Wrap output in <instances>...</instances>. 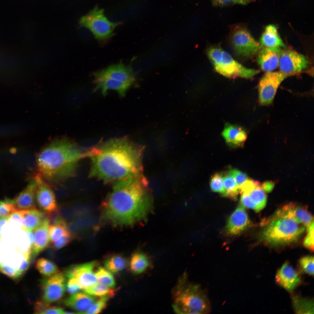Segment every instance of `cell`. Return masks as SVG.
Returning <instances> with one entry per match:
<instances>
[{
  "label": "cell",
  "instance_id": "6da1fadb",
  "mask_svg": "<svg viewBox=\"0 0 314 314\" xmlns=\"http://www.w3.org/2000/svg\"><path fill=\"white\" fill-rule=\"evenodd\" d=\"M127 137L112 138L86 151L91 161L89 176L106 183L140 178L141 150Z\"/></svg>",
  "mask_w": 314,
  "mask_h": 314
},
{
  "label": "cell",
  "instance_id": "7a4b0ae2",
  "mask_svg": "<svg viewBox=\"0 0 314 314\" xmlns=\"http://www.w3.org/2000/svg\"><path fill=\"white\" fill-rule=\"evenodd\" d=\"M144 179L130 178L114 183L106 201L105 219L114 225H129L147 219L153 204Z\"/></svg>",
  "mask_w": 314,
  "mask_h": 314
},
{
  "label": "cell",
  "instance_id": "3957f363",
  "mask_svg": "<svg viewBox=\"0 0 314 314\" xmlns=\"http://www.w3.org/2000/svg\"><path fill=\"white\" fill-rule=\"evenodd\" d=\"M86 157L74 143L65 139L54 141L38 154L37 165L40 174L45 180L60 181L73 176L79 161Z\"/></svg>",
  "mask_w": 314,
  "mask_h": 314
},
{
  "label": "cell",
  "instance_id": "277c9868",
  "mask_svg": "<svg viewBox=\"0 0 314 314\" xmlns=\"http://www.w3.org/2000/svg\"><path fill=\"white\" fill-rule=\"evenodd\" d=\"M173 307L180 314H206L211 306L207 293L198 284L190 282L184 273L172 291Z\"/></svg>",
  "mask_w": 314,
  "mask_h": 314
},
{
  "label": "cell",
  "instance_id": "5b68a950",
  "mask_svg": "<svg viewBox=\"0 0 314 314\" xmlns=\"http://www.w3.org/2000/svg\"><path fill=\"white\" fill-rule=\"evenodd\" d=\"M261 234L263 241L272 246L284 245L297 239L306 227L293 220L284 217H271L265 224Z\"/></svg>",
  "mask_w": 314,
  "mask_h": 314
},
{
  "label": "cell",
  "instance_id": "8992f818",
  "mask_svg": "<svg viewBox=\"0 0 314 314\" xmlns=\"http://www.w3.org/2000/svg\"><path fill=\"white\" fill-rule=\"evenodd\" d=\"M207 54L216 71L226 77L251 79L260 72L245 67L220 46L210 47L207 49Z\"/></svg>",
  "mask_w": 314,
  "mask_h": 314
},
{
  "label": "cell",
  "instance_id": "52a82bcc",
  "mask_svg": "<svg viewBox=\"0 0 314 314\" xmlns=\"http://www.w3.org/2000/svg\"><path fill=\"white\" fill-rule=\"evenodd\" d=\"M80 23L90 30L96 39L104 40L113 35L114 30L120 23L110 21L105 15L104 10L96 7L82 17Z\"/></svg>",
  "mask_w": 314,
  "mask_h": 314
},
{
  "label": "cell",
  "instance_id": "ba28073f",
  "mask_svg": "<svg viewBox=\"0 0 314 314\" xmlns=\"http://www.w3.org/2000/svg\"><path fill=\"white\" fill-rule=\"evenodd\" d=\"M230 40L234 53L243 59L252 57L261 47L248 30L243 27H237L233 30L231 34Z\"/></svg>",
  "mask_w": 314,
  "mask_h": 314
},
{
  "label": "cell",
  "instance_id": "9c48e42d",
  "mask_svg": "<svg viewBox=\"0 0 314 314\" xmlns=\"http://www.w3.org/2000/svg\"><path fill=\"white\" fill-rule=\"evenodd\" d=\"M66 282L64 274L60 272L41 279L40 282L41 300L51 304L60 300L66 290Z\"/></svg>",
  "mask_w": 314,
  "mask_h": 314
},
{
  "label": "cell",
  "instance_id": "30bf717a",
  "mask_svg": "<svg viewBox=\"0 0 314 314\" xmlns=\"http://www.w3.org/2000/svg\"><path fill=\"white\" fill-rule=\"evenodd\" d=\"M37 188L35 201L38 206L48 217L59 213V209L53 191L39 174L35 177Z\"/></svg>",
  "mask_w": 314,
  "mask_h": 314
},
{
  "label": "cell",
  "instance_id": "8fae6325",
  "mask_svg": "<svg viewBox=\"0 0 314 314\" xmlns=\"http://www.w3.org/2000/svg\"><path fill=\"white\" fill-rule=\"evenodd\" d=\"M287 77L280 71L267 72L263 75L259 82L258 88L261 105H267L272 102L278 88Z\"/></svg>",
  "mask_w": 314,
  "mask_h": 314
},
{
  "label": "cell",
  "instance_id": "7c38bea8",
  "mask_svg": "<svg viewBox=\"0 0 314 314\" xmlns=\"http://www.w3.org/2000/svg\"><path fill=\"white\" fill-rule=\"evenodd\" d=\"M96 261L74 264L65 268L64 274L68 278L74 279L82 289H85L97 283L94 269Z\"/></svg>",
  "mask_w": 314,
  "mask_h": 314
},
{
  "label": "cell",
  "instance_id": "4fadbf2b",
  "mask_svg": "<svg viewBox=\"0 0 314 314\" xmlns=\"http://www.w3.org/2000/svg\"><path fill=\"white\" fill-rule=\"evenodd\" d=\"M309 62L303 55L291 50H281L279 66L288 76L297 74L308 67Z\"/></svg>",
  "mask_w": 314,
  "mask_h": 314
},
{
  "label": "cell",
  "instance_id": "5bb4252c",
  "mask_svg": "<svg viewBox=\"0 0 314 314\" xmlns=\"http://www.w3.org/2000/svg\"><path fill=\"white\" fill-rule=\"evenodd\" d=\"M272 217L287 218L306 228L314 222L312 215L306 209L293 203L284 205L278 210Z\"/></svg>",
  "mask_w": 314,
  "mask_h": 314
},
{
  "label": "cell",
  "instance_id": "9a60e30c",
  "mask_svg": "<svg viewBox=\"0 0 314 314\" xmlns=\"http://www.w3.org/2000/svg\"><path fill=\"white\" fill-rule=\"evenodd\" d=\"M93 76L94 78H108L132 85L135 80L131 68L121 63L110 66L95 72Z\"/></svg>",
  "mask_w": 314,
  "mask_h": 314
},
{
  "label": "cell",
  "instance_id": "2e32d148",
  "mask_svg": "<svg viewBox=\"0 0 314 314\" xmlns=\"http://www.w3.org/2000/svg\"><path fill=\"white\" fill-rule=\"evenodd\" d=\"M250 221L245 207L240 203L228 218L226 232L230 236L239 235L249 227Z\"/></svg>",
  "mask_w": 314,
  "mask_h": 314
},
{
  "label": "cell",
  "instance_id": "e0dca14e",
  "mask_svg": "<svg viewBox=\"0 0 314 314\" xmlns=\"http://www.w3.org/2000/svg\"><path fill=\"white\" fill-rule=\"evenodd\" d=\"M275 280L286 290L291 291L300 284L301 279L298 272L286 261L277 271Z\"/></svg>",
  "mask_w": 314,
  "mask_h": 314
},
{
  "label": "cell",
  "instance_id": "ac0fdd59",
  "mask_svg": "<svg viewBox=\"0 0 314 314\" xmlns=\"http://www.w3.org/2000/svg\"><path fill=\"white\" fill-rule=\"evenodd\" d=\"M50 220L47 217L34 230V240L31 249V258L34 259L46 249L50 244L49 234Z\"/></svg>",
  "mask_w": 314,
  "mask_h": 314
},
{
  "label": "cell",
  "instance_id": "d6986e66",
  "mask_svg": "<svg viewBox=\"0 0 314 314\" xmlns=\"http://www.w3.org/2000/svg\"><path fill=\"white\" fill-rule=\"evenodd\" d=\"M94 297L85 292H78L71 295L62 301L65 306L78 312L85 313L96 301Z\"/></svg>",
  "mask_w": 314,
  "mask_h": 314
},
{
  "label": "cell",
  "instance_id": "ffe728a7",
  "mask_svg": "<svg viewBox=\"0 0 314 314\" xmlns=\"http://www.w3.org/2000/svg\"><path fill=\"white\" fill-rule=\"evenodd\" d=\"M279 47H265L259 53L257 61L261 69L266 72H272L279 66L281 50Z\"/></svg>",
  "mask_w": 314,
  "mask_h": 314
},
{
  "label": "cell",
  "instance_id": "44dd1931",
  "mask_svg": "<svg viewBox=\"0 0 314 314\" xmlns=\"http://www.w3.org/2000/svg\"><path fill=\"white\" fill-rule=\"evenodd\" d=\"M37 183L35 178L15 198L16 210H25L37 208L35 206V192Z\"/></svg>",
  "mask_w": 314,
  "mask_h": 314
},
{
  "label": "cell",
  "instance_id": "7402d4cb",
  "mask_svg": "<svg viewBox=\"0 0 314 314\" xmlns=\"http://www.w3.org/2000/svg\"><path fill=\"white\" fill-rule=\"evenodd\" d=\"M222 135L227 144L233 148L242 147L247 138L246 133L243 128L228 123L226 124Z\"/></svg>",
  "mask_w": 314,
  "mask_h": 314
},
{
  "label": "cell",
  "instance_id": "603a6c76",
  "mask_svg": "<svg viewBox=\"0 0 314 314\" xmlns=\"http://www.w3.org/2000/svg\"><path fill=\"white\" fill-rule=\"evenodd\" d=\"M19 211L22 219L21 228L24 231H34L47 217L44 213L37 208Z\"/></svg>",
  "mask_w": 314,
  "mask_h": 314
},
{
  "label": "cell",
  "instance_id": "cb8c5ba5",
  "mask_svg": "<svg viewBox=\"0 0 314 314\" xmlns=\"http://www.w3.org/2000/svg\"><path fill=\"white\" fill-rule=\"evenodd\" d=\"M94 79L96 86L94 91L100 90L104 96L106 94L108 90H111L117 91L120 96L124 97L132 85L106 78H94Z\"/></svg>",
  "mask_w": 314,
  "mask_h": 314
},
{
  "label": "cell",
  "instance_id": "d4e9b609",
  "mask_svg": "<svg viewBox=\"0 0 314 314\" xmlns=\"http://www.w3.org/2000/svg\"><path fill=\"white\" fill-rule=\"evenodd\" d=\"M260 42V44L265 47L286 48L279 34L276 27L272 24H269L265 27L261 36Z\"/></svg>",
  "mask_w": 314,
  "mask_h": 314
},
{
  "label": "cell",
  "instance_id": "484cf974",
  "mask_svg": "<svg viewBox=\"0 0 314 314\" xmlns=\"http://www.w3.org/2000/svg\"><path fill=\"white\" fill-rule=\"evenodd\" d=\"M50 221L48 229L50 243L71 233L65 220L58 214L53 217Z\"/></svg>",
  "mask_w": 314,
  "mask_h": 314
},
{
  "label": "cell",
  "instance_id": "4316f807",
  "mask_svg": "<svg viewBox=\"0 0 314 314\" xmlns=\"http://www.w3.org/2000/svg\"><path fill=\"white\" fill-rule=\"evenodd\" d=\"M152 265V263L149 257L144 253L140 251L133 254L129 263L131 272L135 274L144 273Z\"/></svg>",
  "mask_w": 314,
  "mask_h": 314
},
{
  "label": "cell",
  "instance_id": "83f0119b",
  "mask_svg": "<svg viewBox=\"0 0 314 314\" xmlns=\"http://www.w3.org/2000/svg\"><path fill=\"white\" fill-rule=\"evenodd\" d=\"M35 267L44 278L51 276L60 272L59 268L55 263L44 258L38 259L35 263Z\"/></svg>",
  "mask_w": 314,
  "mask_h": 314
},
{
  "label": "cell",
  "instance_id": "f1b7e54d",
  "mask_svg": "<svg viewBox=\"0 0 314 314\" xmlns=\"http://www.w3.org/2000/svg\"><path fill=\"white\" fill-rule=\"evenodd\" d=\"M127 265V261L123 256L116 254L111 256L105 261V268L111 273H116L124 269Z\"/></svg>",
  "mask_w": 314,
  "mask_h": 314
},
{
  "label": "cell",
  "instance_id": "f546056e",
  "mask_svg": "<svg viewBox=\"0 0 314 314\" xmlns=\"http://www.w3.org/2000/svg\"><path fill=\"white\" fill-rule=\"evenodd\" d=\"M222 179L226 196L234 199H237L240 192L239 187L233 177L228 172L223 174Z\"/></svg>",
  "mask_w": 314,
  "mask_h": 314
},
{
  "label": "cell",
  "instance_id": "4dcf8cb0",
  "mask_svg": "<svg viewBox=\"0 0 314 314\" xmlns=\"http://www.w3.org/2000/svg\"><path fill=\"white\" fill-rule=\"evenodd\" d=\"M293 306L297 313H313V302L311 299L295 296L292 298Z\"/></svg>",
  "mask_w": 314,
  "mask_h": 314
},
{
  "label": "cell",
  "instance_id": "1f68e13d",
  "mask_svg": "<svg viewBox=\"0 0 314 314\" xmlns=\"http://www.w3.org/2000/svg\"><path fill=\"white\" fill-rule=\"evenodd\" d=\"M114 289L100 283H97L84 289V292L92 296L111 298L115 293Z\"/></svg>",
  "mask_w": 314,
  "mask_h": 314
},
{
  "label": "cell",
  "instance_id": "d6a6232c",
  "mask_svg": "<svg viewBox=\"0 0 314 314\" xmlns=\"http://www.w3.org/2000/svg\"><path fill=\"white\" fill-rule=\"evenodd\" d=\"M260 185L255 187L249 193L250 197L256 206V212H259L265 207L267 197Z\"/></svg>",
  "mask_w": 314,
  "mask_h": 314
},
{
  "label": "cell",
  "instance_id": "836d02e7",
  "mask_svg": "<svg viewBox=\"0 0 314 314\" xmlns=\"http://www.w3.org/2000/svg\"><path fill=\"white\" fill-rule=\"evenodd\" d=\"M95 275L99 283L110 288L115 285V281L111 273L105 268L100 267L95 272Z\"/></svg>",
  "mask_w": 314,
  "mask_h": 314
},
{
  "label": "cell",
  "instance_id": "e575fe53",
  "mask_svg": "<svg viewBox=\"0 0 314 314\" xmlns=\"http://www.w3.org/2000/svg\"><path fill=\"white\" fill-rule=\"evenodd\" d=\"M34 311L35 313L40 314H63L65 311L60 307L51 306L41 300L35 303Z\"/></svg>",
  "mask_w": 314,
  "mask_h": 314
},
{
  "label": "cell",
  "instance_id": "d590c367",
  "mask_svg": "<svg viewBox=\"0 0 314 314\" xmlns=\"http://www.w3.org/2000/svg\"><path fill=\"white\" fill-rule=\"evenodd\" d=\"M16 210L14 199L6 198L0 201V217L2 219H7Z\"/></svg>",
  "mask_w": 314,
  "mask_h": 314
},
{
  "label": "cell",
  "instance_id": "8d00e7d4",
  "mask_svg": "<svg viewBox=\"0 0 314 314\" xmlns=\"http://www.w3.org/2000/svg\"><path fill=\"white\" fill-rule=\"evenodd\" d=\"M210 185L213 191L220 193L223 196H226L223 181L222 174L217 173L213 175L211 179Z\"/></svg>",
  "mask_w": 314,
  "mask_h": 314
},
{
  "label": "cell",
  "instance_id": "74e56055",
  "mask_svg": "<svg viewBox=\"0 0 314 314\" xmlns=\"http://www.w3.org/2000/svg\"><path fill=\"white\" fill-rule=\"evenodd\" d=\"M299 265L303 272L311 276L314 275V257L312 256H307L301 258L299 261Z\"/></svg>",
  "mask_w": 314,
  "mask_h": 314
},
{
  "label": "cell",
  "instance_id": "f35d334b",
  "mask_svg": "<svg viewBox=\"0 0 314 314\" xmlns=\"http://www.w3.org/2000/svg\"><path fill=\"white\" fill-rule=\"evenodd\" d=\"M109 297H101L96 300L90 308L85 313L98 314L100 313L106 307Z\"/></svg>",
  "mask_w": 314,
  "mask_h": 314
},
{
  "label": "cell",
  "instance_id": "ab89813d",
  "mask_svg": "<svg viewBox=\"0 0 314 314\" xmlns=\"http://www.w3.org/2000/svg\"><path fill=\"white\" fill-rule=\"evenodd\" d=\"M0 272L5 274L14 280L20 279L23 274L15 267L0 263Z\"/></svg>",
  "mask_w": 314,
  "mask_h": 314
},
{
  "label": "cell",
  "instance_id": "60d3db41",
  "mask_svg": "<svg viewBox=\"0 0 314 314\" xmlns=\"http://www.w3.org/2000/svg\"><path fill=\"white\" fill-rule=\"evenodd\" d=\"M307 234L304 242V246L311 251L314 249V222L308 227Z\"/></svg>",
  "mask_w": 314,
  "mask_h": 314
},
{
  "label": "cell",
  "instance_id": "b9f144b4",
  "mask_svg": "<svg viewBox=\"0 0 314 314\" xmlns=\"http://www.w3.org/2000/svg\"><path fill=\"white\" fill-rule=\"evenodd\" d=\"M72 235L70 233L51 243V247L54 250H58L67 245L72 241Z\"/></svg>",
  "mask_w": 314,
  "mask_h": 314
},
{
  "label": "cell",
  "instance_id": "7bdbcfd3",
  "mask_svg": "<svg viewBox=\"0 0 314 314\" xmlns=\"http://www.w3.org/2000/svg\"><path fill=\"white\" fill-rule=\"evenodd\" d=\"M227 172L233 177L240 188V186L248 179L246 174L236 169H231Z\"/></svg>",
  "mask_w": 314,
  "mask_h": 314
},
{
  "label": "cell",
  "instance_id": "ee69618b",
  "mask_svg": "<svg viewBox=\"0 0 314 314\" xmlns=\"http://www.w3.org/2000/svg\"><path fill=\"white\" fill-rule=\"evenodd\" d=\"M260 185L258 181L248 179L240 186V192L248 194L255 187Z\"/></svg>",
  "mask_w": 314,
  "mask_h": 314
},
{
  "label": "cell",
  "instance_id": "f6af8a7d",
  "mask_svg": "<svg viewBox=\"0 0 314 314\" xmlns=\"http://www.w3.org/2000/svg\"><path fill=\"white\" fill-rule=\"evenodd\" d=\"M82 289L74 279L68 278L66 284V290L68 293L72 295L78 292Z\"/></svg>",
  "mask_w": 314,
  "mask_h": 314
},
{
  "label": "cell",
  "instance_id": "bcb514c9",
  "mask_svg": "<svg viewBox=\"0 0 314 314\" xmlns=\"http://www.w3.org/2000/svg\"><path fill=\"white\" fill-rule=\"evenodd\" d=\"M7 220L13 226L22 228V219L19 210H16L7 218Z\"/></svg>",
  "mask_w": 314,
  "mask_h": 314
},
{
  "label": "cell",
  "instance_id": "7dc6e473",
  "mask_svg": "<svg viewBox=\"0 0 314 314\" xmlns=\"http://www.w3.org/2000/svg\"><path fill=\"white\" fill-rule=\"evenodd\" d=\"M215 6L222 7L234 4V0H210Z\"/></svg>",
  "mask_w": 314,
  "mask_h": 314
},
{
  "label": "cell",
  "instance_id": "c3c4849f",
  "mask_svg": "<svg viewBox=\"0 0 314 314\" xmlns=\"http://www.w3.org/2000/svg\"><path fill=\"white\" fill-rule=\"evenodd\" d=\"M274 183L272 181H266L264 182L261 187L262 189L266 192H270L273 188Z\"/></svg>",
  "mask_w": 314,
  "mask_h": 314
},
{
  "label": "cell",
  "instance_id": "681fc988",
  "mask_svg": "<svg viewBox=\"0 0 314 314\" xmlns=\"http://www.w3.org/2000/svg\"><path fill=\"white\" fill-rule=\"evenodd\" d=\"M28 238L31 247L32 246L34 240V233L33 231H24Z\"/></svg>",
  "mask_w": 314,
  "mask_h": 314
},
{
  "label": "cell",
  "instance_id": "f907efd6",
  "mask_svg": "<svg viewBox=\"0 0 314 314\" xmlns=\"http://www.w3.org/2000/svg\"><path fill=\"white\" fill-rule=\"evenodd\" d=\"M255 0H234V4L240 5H246Z\"/></svg>",
  "mask_w": 314,
  "mask_h": 314
},
{
  "label": "cell",
  "instance_id": "816d5d0a",
  "mask_svg": "<svg viewBox=\"0 0 314 314\" xmlns=\"http://www.w3.org/2000/svg\"><path fill=\"white\" fill-rule=\"evenodd\" d=\"M1 219H2V218L0 217V222H1Z\"/></svg>",
  "mask_w": 314,
  "mask_h": 314
},
{
  "label": "cell",
  "instance_id": "f5cc1de1",
  "mask_svg": "<svg viewBox=\"0 0 314 314\" xmlns=\"http://www.w3.org/2000/svg\"></svg>",
  "mask_w": 314,
  "mask_h": 314
}]
</instances>
